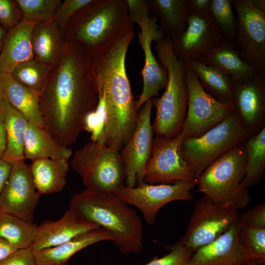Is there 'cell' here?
<instances>
[{"instance_id":"obj_1","label":"cell","mask_w":265,"mask_h":265,"mask_svg":"<svg viewBox=\"0 0 265 265\" xmlns=\"http://www.w3.org/2000/svg\"><path fill=\"white\" fill-rule=\"evenodd\" d=\"M39 103L46 131L60 146L74 144L85 130L86 116L99 103L92 56L77 42L65 40Z\"/></svg>"},{"instance_id":"obj_2","label":"cell","mask_w":265,"mask_h":265,"mask_svg":"<svg viewBox=\"0 0 265 265\" xmlns=\"http://www.w3.org/2000/svg\"><path fill=\"white\" fill-rule=\"evenodd\" d=\"M134 36L129 32L92 56L99 99L106 112L104 144L120 151L132 136L138 117L126 69V57Z\"/></svg>"},{"instance_id":"obj_3","label":"cell","mask_w":265,"mask_h":265,"mask_svg":"<svg viewBox=\"0 0 265 265\" xmlns=\"http://www.w3.org/2000/svg\"><path fill=\"white\" fill-rule=\"evenodd\" d=\"M69 208L109 232L121 253L129 255L141 251L142 221L136 212L114 192L86 188L71 196Z\"/></svg>"},{"instance_id":"obj_4","label":"cell","mask_w":265,"mask_h":265,"mask_svg":"<svg viewBox=\"0 0 265 265\" xmlns=\"http://www.w3.org/2000/svg\"><path fill=\"white\" fill-rule=\"evenodd\" d=\"M132 31L126 0H92L70 20L63 37L93 56Z\"/></svg>"},{"instance_id":"obj_5","label":"cell","mask_w":265,"mask_h":265,"mask_svg":"<svg viewBox=\"0 0 265 265\" xmlns=\"http://www.w3.org/2000/svg\"><path fill=\"white\" fill-rule=\"evenodd\" d=\"M155 51L159 61L167 70L168 81L162 96L153 100L156 109L153 131L156 135L171 138L181 132L186 117L188 92L186 67L174 53L169 37L164 36L157 41Z\"/></svg>"},{"instance_id":"obj_6","label":"cell","mask_w":265,"mask_h":265,"mask_svg":"<svg viewBox=\"0 0 265 265\" xmlns=\"http://www.w3.org/2000/svg\"><path fill=\"white\" fill-rule=\"evenodd\" d=\"M246 159L243 143L230 149L202 173L197 182L198 190L219 204L242 210L251 201L248 189L241 185Z\"/></svg>"},{"instance_id":"obj_7","label":"cell","mask_w":265,"mask_h":265,"mask_svg":"<svg viewBox=\"0 0 265 265\" xmlns=\"http://www.w3.org/2000/svg\"><path fill=\"white\" fill-rule=\"evenodd\" d=\"M251 135L235 109L222 121L202 135L185 138L181 145L183 157L195 178L213 161Z\"/></svg>"},{"instance_id":"obj_8","label":"cell","mask_w":265,"mask_h":265,"mask_svg":"<svg viewBox=\"0 0 265 265\" xmlns=\"http://www.w3.org/2000/svg\"><path fill=\"white\" fill-rule=\"evenodd\" d=\"M70 166L86 189L113 191L125 184V169L119 151L103 143L89 142L76 151Z\"/></svg>"},{"instance_id":"obj_9","label":"cell","mask_w":265,"mask_h":265,"mask_svg":"<svg viewBox=\"0 0 265 265\" xmlns=\"http://www.w3.org/2000/svg\"><path fill=\"white\" fill-rule=\"evenodd\" d=\"M238 215L235 208L222 205L204 195L195 203L186 232L177 242L195 251L228 230Z\"/></svg>"},{"instance_id":"obj_10","label":"cell","mask_w":265,"mask_h":265,"mask_svg":"<svg viewBox=\"0 0 265 265\" xmlns=\"http://www.w3.org/2000/svg\"><path fill=\"white\" fill-rule=\"evenodd\" d=\"M185 67L188 105L182 130L185 138L197 137L220 123L235 108L233 103L220 102L207 93L194 71Z\"/></svg>"},{"instance_id":"obj_11","label":"cell","mask_w":265,"mask_h":265,"mask_svg":"<svg viewBox=\"0 0 265 265\" xmlns=\"http://www.w3.org/2000/svg\"><path fill=\"white\" fill-rule=\"evenodd\" d=\"M185 137L182 130L174 137L156 135L153 138L151 156L144 171V182L156 185L185 181L197 184L182 152Z\"/></svg>"},{"instance_id":"obj_12","label":"cell","mask_w":265,"mask_h":265,"mask_svg":"<svg viewBox=\"0 0 265 265\" xmlns=\"http://www.w3.org/2000/svg\"><path fill=\"white\" fill-rule=\"evenodd\" d=\"M231 1L238 16L235 46L241 57L265 76V12L248 0Z\"/></svg>"},{"instance_id":"obj_13","label":"cell","mask_w":265,"mask_h":265,"mask_svg":"<svg viewBox=\"0 0 265 265\" xmlns=\"http://www.w3.org/2000/svg\"><path fill=\"white\" fill-rule=\"evenodd\" d=\"M195 185L194 183L185 181L156 185L143 182L133 187L124 184L113 191L129 205L138 208L145 222L153 224L158 212L165 205L174 201L191 200V191Z\"/></svg>"},{"instance_id":"obj_14","label":"cell","mask_w":265,"mask_h":265,"mask_svg":"<svg viewBox=\"0 0 265 265\" xmlns=\"http://www.w3.org/2000/svg\"><path fill=\"white\" fill-rule=\"evenodd\" d=\"M153 100L147 101L141 107L133 134L119 151L125 169L124 185L128 187H133L144 182V171L151 156L153 139L151 122Z\"/></svg>"},{"instance_id":"obj_15","label":"cell","mask_w":265,"mask_h":265,"mask_svg":"<svg viewBox=\"0 0 265 265\" xmlns=\"http://www.w3.org/2000/svg\"><path fill=\"white\" fill-rule=\"evenodd\" d=\"M223 36L210 13H190L186 30L171 40L174 53L186 63L201 61Z\"/></svg>"},{"instance_id":"obj_16","label":"cell","mask_w":265,"mask_h":265,"mask_svg":"<svg viewBox=\"0 0 265 265\" xmlns=\"http://www.w3.org/2000/svg\"><path fill=\"white\" fill-rule=\"evenodd\" d=\"M25 159L13 162L6 185L0 195V212L33 223L34 213L40 197Z\"/></svg>"},{"instance_id":"obj_17","label":"cell","mask_w":265,"mask_h":265,"mask_svg":"<svg viewBox=\"0 0 265 265\" xmlns=\"http://www.w3.org/2000/svg\"><path fill=\"white\" fill-rule=\"evenodd\" d=\"M232 103L241 121L251 134L265 127V76L259 73L234 81Z\"/></svg>"},{"instance_id":"obj_18","label":"cell","mask_w":265,"mask_h":265,"mask_svg":"<svg viewBox=\"0 0 265 265\" xmlns=\"http://www.w3.org/2000/svg\"><path fill=\"white\" fill-rule=\"evenodd\" d=\"M153 17L145 27L140 28L138 42L144 54V65L141 71L143 89L138 99L135 101L137 110L148 100L157 96L159 91L165 88L168 81L167 72L157 60L152 50L153 41H158L164 36L163 30Z\"/></svg>"},{"instance_id":"obj_19","label":"cell","mask_w":265,"mask_h":265,"mask_svg":"<svg viewBox=\"0 0 265 265\" xmlns=\"http://www.w3.org/2000/svg\"><path fill=\"white\" fill-rule=\"evenodd\" d=\"M100 228L98 224L80 217L69 208L56 221L46 220L38 226L32 250L54 247L91 230Z\"/></svg>"},{"instance_id":"obj_20","label":"cell","mask_w":265,"mask_h":265,"mask_svg":"<svg viewBox=\"0 0 265 265\" xmlns=\"http://www.w3.org/2000/svg\"><path fill=\"white\" fill-rule=\"evenodd\" d=\"M240 226L237 221L211 243L196 249L188 265H240L242 264L239 245Z\"/></svg>"},{"instance_id":"obj_21","label":"cell","mask_w":265,"mask_h":265,"mask_svg":"<svg viewBox=\"0 0 265 265\" xmlns=\"http://www.w3.org/2000/svg\"><path fill=\"white\" fill-rule=\"evenodd\" d=\"M34 25L22 20L7 31L0 52V74H11L17 65L34 58L31 33Z\"/></svg>"},{"instance_id":"obj_22","label":"cell","mask_w":265,"mask_h":265,"mask_svg":"<svg viewBox=\"0 0 265 265\" xmlns=\"http://www.w3.org/2000/svg\"><path fill=\"white\" fill-rule=\"evenodd\" d=\"M113 241V236L101 227L91 230L58 245L33 250L37 265H66L76 253L94 243Z\"/></svg>"},{"instance_id":"obj_23","label":"cell","mask_w":265,"mask_h":265,"mask_svg":"<svg viewBox=\"0 0 265 265\" xmlns=\"http://www.w3.org/2000/svg\"><path fill=\"white\" fill-rule=\"evenodd\" d=\"M200 62L218 68L229 76L233 81L244 80L258 73L241 57L234 40L224 36Z\"/></svg>"},{"instance_id":"obj_24","label":"cell","mask_w":265,"mask_h":265,"mask_svg":"<svg viewBox=\"0 0 265 265\" xmlns=\"http://www.w3.org/2000/svg\"><path fill=\"white\" fill-rule=\"evenodd\" d=\"M65 39L54 19L35 24L31 33V44L34 58L52 68L59 63Z\"/></svg>"},{"instance_id":"obj_25","label":"cell","mask_w":265,"mask_h":265,"mask_svg":"<svg viewBox=\"0 0 265 265\" xmlns=\"http://www.w3.org/2000/svg\"><path fill=\"white\" fill-rule=\"evenodd\" d=\"M3 99L23 114L28 122L44 128L39 96L17 82L10 74H0Z\"/></svg>"},{"instance_id":"obj_26","label":"cell","mask_w":265,"mask_h":265,"mask_svg":"<svg viewBox=\"0 0 265 265\" xmlns=\"http://www.w3.org/2000/svg\"><path fill=\"white\" fill-rule=\"evenodd\" d=\"M37 191L49 194L62 191L66 184L70 163L64 159H40L29 165Z\"/></svg>"},{"instance_id":"obj_27","label":"cell","mask_w":265,"mask_h":265,"mask_svg":"<svg viewBox=\"0 0 265 265\" xmlns=\"http://www.w3.org/2000/svg\"><path fill=\"white\" fill-rule=\"evenodd\" d=\"M72 151L59 145L46 131L28 122L25 139V159L32 161L40 159H69Z\"/></svg>"},{"instance_id":"obj_28","label":"cell","mask_w":265,"mask_h":265,"mask_svg":"<svg viewBox=\"0 0 265 265\" xmlns=\"http://www.w3.org/2000/svg\"><path fill=\"white\" fill-rule=\"evenodd\" d=\"M150 11L160 24L165 36L181 35L187 25L186 0H147Z\"/></svg>"},{"instance_id":"obj_29","label":"cell","mask_w":265,"mask_h":265,"mask_svg":"<svg viewBox=\"0 0 265 265\" xmlns=\"http://www.w3.org/2000/svg\"><path fill=\"white\" fill-rule=\"evenodd\" d=\"M6 132V147L2 159L12 163L25 159L24 155L26 131L28 121L5 99L0 103Z\"/></svg>"},{"instance_id":"obj_30","label":"cell","mask_w":265,"mask_h":265,"mask_svg":"<svg viewBox=\"0 0 265 265\" xmlns=\"http://www.w3.org/2000/svg\"><path fill=\"white\" fill-rule=\"evenodd\" d=\"M184 64L194 71L207 93L220 102L232 103L234 81L229 76L215 66L199 61Z\"/></svg>"},{"instance_id":"obj_31","label":"cell","mask_w":265,"mask_h":265,"mask_svg":"<svg viewBox=\"0 0 265 265\" xmlns=\"http://www.w3.org/2000/svg\"><path fill=\"white\" fill-rule=\"evenodd\" d=\"M246 153V173L241 185L249 188L257 184L265 170V127L244 141Z\"/></svg>"},{"instance_id":"obj_32","label":"cell","mask_w":265,"mask_h":265,"mask_svg":"<svg viewBox=\"0 0 265 265\" xmlns=\"http://www.w3.org/2000/svg\"><path fill=\"white\" fill-rule=\"evenodd\" d=\"M38 226L11 214L0 212V238L18 249L29 248L33 243Z\"/></svg>"},{"instance_id":"obj_33","label":"cell","mask_w":265,"mask_h":265,"mask_svg":"<svg viewBox=\"0 0 265 265\" xmlns=\"http://www.w3.org/2000/svg\"><path fill=\"white\" fill-rule=\"evenodd\" d=\"M52 69L50 66L33 58L17 65L10 74L17 82L40 96L46 86Z\"/></svg>"},{"instance_id":"obj_34","label":"cell","mask_w":265,"mask_h":265,"mask_svg":"<svg viewBox=\"0 0 265 265\" xmlns=\"http://www.w3.org/2000/svg\"><path fill=\"white\" fill-rule=\"evenodd\" d=\"M238 240L242 264H265V228L240 226Z\"/></svg>"},{"instance_id":"obj_35","label":"cell","mask_w":265,"mask_h":265,"mask_svg":"<svg viewBox=\"0 0 265 265\" xmlns=\"http://www.w3.org/2000/svg\"><path fill=\"white\" fill-rule=\"evenodd\" d=\"M20 9L22 20L34 24L54 19L61 3L60 0H15Z\"/></svg>"},{"instance_id":"obj_36","label":"cell","mask_w":265,"mask_h":265,"mask_svg":"<svg viewBox=\"0 0 265 265\" xmlns=\"http://www.w3.org/2000/svg\"><path fill=\"white\" fill-rule=\"evenodd\" d=\"M231 0H211L210 14L223 36L234 40L236 34L237 18Z\"/></svg>"},{"instance_id":"obj_37","label":"cell","mask_w":265,"mask_h":265,"mask_svg":"<svg viewBox=\"0 0 265 265\" xmlns=\"http://www.w3.org/2000/svg\"><path fill=\"white\" fill-rule=\"evenodd\" d=\"M169 252L162 257H154L144 265H188L194 253L193 250L186 248L177 241L167 247Z\"/></svg>"},{"instance_id":"obj_38","label":"cell","mask_w":265,"mask_h":265,"mask_svg":"<svg viewBox=\"0 0 265 265\" xmlns=\"http://www.w3.org/2000/svg\"><path fill=\"white\" fill-rule=\"evenodd\" d=\"M92 0H65L62 1L55 14L54 20L63 36L66 25L73 16Z\"/></svg>"},{"instance_id":"obj_39","label":"cell","mask_w":265,"mask_h":265,"mask_svg":"<svg viewBox=\"0 0 265 265\" xmlns=\"http://www.w3.org/2000/svg\"><path fill=\"white\" fill-rule=\"evenodd\" d=\"M22 20L21 12L15 0H0V26L7 31Z\"/></svg>"},{"instance_id":"obj_40","label":"cell","mask_w":265,"mask_h":265,"mask_svg":"<svg viewBox=\"0 0 265 265\" xmlns=\"http://www.w3.org/2000/svg\"><path fill=\"white\" fill-rule=\"evenodd\" d=\"M240 226L265 228V204H258L239 214L237 220Z\"/></svg>"},{"instance_id":"obj_41","label":"cell","mask_w":265,"mask_h":265,"mask_svg":"<svg viewBox=\"0 0 265 265\" xmlns=\"http://www.w3.org/2000/svg\"><path fill=\"white\" fill-rule=\"evenodd\" d=\"M128 17L133 24L139 26L145 23L151 17L150 10L147 0H126Z\"/></svg>"},{"instance_id":"obj_42","label":"cell","mask_w":265,"mask_h":265,"mask_svg":"<svg viewBox=\"0 0 265 265\" xmlns=\"http://www.w3.org/2000/svg\"><path fill=\"white\" fill-rule=\"evenodd\" d=\"M0 265H37L33 250L29 247L18 249L0 261Z\"/></svg>"},{"instance_id":"obj_43","label":"cell","mask_w":265,"mask_h":265,"mask_svg":"<svg viewBox=\"0 0 265 265\" xmlns=\"http://www.w3.org/2000/svg\"><path fill=\"white\" fill-rule=\"evenodd\" d=\"M211 0H186L188 14L210 13Z\"/></svg>"},{"instance_id":"obj_44","label":"cell","mask_w":265,"mask_h":265,"mask_svg":"<svg viewBox=\"0 0 265 265\" xmlns=\"http://www.w3.org/2000/svg\"><path fill=\"white\" fill-rule=\"evenodd\" d=\"M12 164L1 159H0V195L3 191L9 179Z\"/></svg>"},{"instance_id":"obj_45","label":"cell","mask_w":265,"mask_h":265,"mask_svg":"<svg viewBox=\"0 0 265 265\" xmlns=\"http://www.w3.org/2000/svg\"><path fill=\"white\" fill-rule=\"evenodd\" d=\"M6 132L5 122L0 109V159H2L6 147Z\"/></svg>"},{"instance_id":"obj_46","label":"cell","mask_w":265,"mask_h":265,"mask_svg":"<svg viewBox=\"0 0 265 265\" xmlns=\"http://www.w3.org/2000/svg\"><path fill=\"white\" fill-rule=\"evenodd\" d=\"M18 250L14 245L0 238V261Z\"/></svg>"},{"instance_id":"obj_47","label":"cell","mask_w":265,"mask_h":265,"mask_svg":"<svg viewBox=\"0 0 265 265\" xmlns=\"http://www.w3.org/2000/svg\"><path fill=\"white\" fill-rule=\"evenodd\" d=\"M249 2L256 9L263 12H265V0H248Z\"/></svg>"},{"instance_id":"obj_48","label":"cell","mask_w":265,"mask_h":265,"mask_svg":"<svg viewBox=\"0 0 265 265\" xmlns=\"http://www.w3.org/2000/svg\"><path fill=\"white\" fill-rule=\"evenodd\" d=\"M7 31L0 26V52L1 50Z\"/></svg>"},{"instance_id":"obj_49","label":"cell","mask_w":265,"mask_h":265,"mask_svg":"<svg viewBox=\"0 0 265 265\" xmlns=\"http://www.w3.org/2000/svg\"><path fill=\"white\" fill-rule=\"evenodd\" d=\"M3 99V92L2 90L1 85V82H0V103L2 101V100Z\"/></svg>"},{"instance_id":"obj_50","label":"cell","mask_w":265,"mask_h":265,"mask_svg":"<svg viewBox=\"0 0 265 265\" xmlns=\"http://www.w3.org/2000/svg\"><path fill=\"white\" fill-rule=\"evenodd\" d=\"M240 265H265V264H262V263H246V264H241Z\"/></svg>"}]
</instances>
